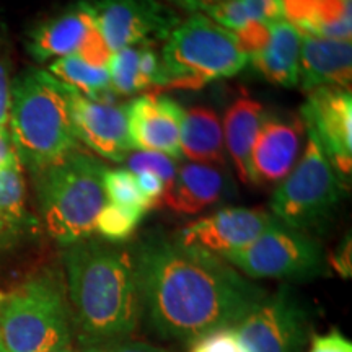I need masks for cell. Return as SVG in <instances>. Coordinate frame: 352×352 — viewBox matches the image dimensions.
Wrapping results in <instances>:
<instances>
[{
  "mask_svg": "<svg viewBox=\"0 0 352 352\" xmlns=\"http://www.w3.org/2000/svg\"><path fill=\"white\" fill-rule=\"evenodd\" d=\"M3 296H6V294H2V292H0V302H2V298H3Z\"/></svg>",
  "mask_w": 352,
  "mask_h": 352,
  "instance_id": "41",
  "label": "cell"
},
{
  "mask_svg": "<svg viewBox=\"0 0 352 352\" xmlns=\"http://www.w3.org/2000/svg\"><path fill=\"white\" fill-rule=\"evenodd\" d=\"M16 152L13 148L10 134L7 129H0V168L12 164L13 160H16Z\"/></svg>",
  "mask_w": 352,
  "mask_h": 352,
  "instance_id": "36",
  "label": "cell"
},
{
  "mask_svg": "<svg viewBox=\"0 0 352 352\" xmlns=\"http://www.w3.org/2000/svg\"><path fill=\"white\" fill-rule=\"evenodd\" d=\"M144 215L104 201L95 222V232L111 243H124L138 230Z\"/></svg>",
  "mask_w": 352,
  "mask_h": 352,
  "instance_id": "27",
  "label": "cell"
},
{
  "mask_svg": "<svg viewBox=\"0 0 352 352\" xmlns=\"http://www.w3.org/2000/svg\"><path fill=\"white\" fill-rule=\"evenodd\" d=\"M171 2L176 3V6L186 8V10H191V12L202 10L204 12L206 8L220 2V0H171Z\"/></svg>",
  "mask_w": 352,
  "mask_h": 352,
  "instance_id": "38",
  "label": "cell"
},
{
  "mask_svg": "<svg viewBox=\"0 0 352 352\" xmlns=\"http://www.w3.org/2000/svg\"><path fill=\"white\" fill-rule=\"evenodd\" d=\"M134 176L145 197L151 199L155 206L160 204L162 196H164L165 191V183L158 176L148 173V171H138V173H134Z\"/></svg>",
  "mask_w": 352,
  "mask_h": 352,
  "instance_id": "34",
  "label": "cell"
},
{
  "mask_svg": "<svg viewBox=\"0 0 352 352\" xmlns=\"http://www.w3.org/2000/svg\"><path fill=\"white\" fill-rule=\"evenodd\" d=\"M72 316L64 274L43 267L0 302V341L7 352H52L70 346Z\"/></svg>",
  "mask_w": 352,
  "mask_h": 352,
  "instance_id": "5",
  "label": "cell"
},
{
  "mask_svg": "<svg viewBox=\"0 0 352 352\" xmlns=\"http://www.w3.org/2000/svg\"><path fill=\"white\" fill-rule=\"evenodd\" d=\"M351 39H331L302 33L298 83L307 94L320 87L351 90Z\"/></svg>",
  "mask_w": 352,
  "mask_h": 352,
  "instance_id": "18",
  "label": "cell"
},
{
  "mask_svg": "<svg viewBox=\"0 0 352 352\" xmlns=\"http://www.w3.org/2000/svg\"><path fill=\"white\" fill-rule=\"evenodd\" d=\"M107 67L109 87L118 98L147 88H162V60L155 44H139L113 52Z\"/></svg>",
  "mask_w": 352,
  "mask_h": 352,
  "instance_id": "21",
  "label": "cell"
},
{
  "mask_svg": "<svg viewBox=\"0 0 352 352\" xmlns=\"http://www.w3.org/2000/svg\"><path fill=\"white\" fill-rule=\"evenodd\" d=\"M140 316L162 340L191 344L202 334L236 327L267 292L226 259L147 232L131 250Z\"/></svg>",
  "mask_w": 352,
  "mask_h": 352,
  "instance_id": "1",
  "label": "cell"
},
{
  "mask_svg": "<svg viewBox=\"0 0 352 352\" xmlns=\"http://www.w3.org/2000/svg\"><path fill=\"white\" fill-rule=\"evenodd\" d=\"M254 21L271 25L284 19L283 0H240Z\"/></svg>",
  "mask_w": 352,
  "mask_h": 352,
  "instance_id": "30",
  "label": "cell"
},
{
  "mask_svg": "<svg viewBox=\"0 0 352 352\" xmlns=\"http://www.w3.org/2000/svg\"><path fill=\"white\" fill-rule=\"evenodd\" d=\"M7 127L21 166L32 176L80 148L65 88L47 70L28 69L13 78Z\"/></svg>",
  "mask_w": 352,
  "mask_h": 352,
  "instance_id": "3",
  "label": "cell"
},
{
  "mask_svg": "<svg viewBox=\"0 0 352 352\" xmlns=\"http://www.w3.org/2000/svg\"><path fill=\"white\" fill-rule=\"evenodd\" d=\"M0 219L21 233L32 232L36 226L26 208V183L19 158L0 168Z\"/></svg>",
  "mask_w": 352,
  "mask_h": 352,
  "instance_id": "24",
  "label": "cell"
},
{
  "mask_svg": "<svg viewBox=\"0 0 352 352\" xmlns=\"http://www.w3.org/2000/svg\"><path fill=\"white\" fill-rule=\"evenodd\" d=\"M127 131L132 151L160 152L175 160L182 158L179 129L184 109L160 94H145L126 107Z\"/></svg>",
  "mask_w": 352,
  "mask_h": 352,
  "instance_id": "15",
  "label": "cell"
},
{
  "mask_svg": "<svg viewBox=\"0 0 352 352\" xmlns=\"http://www.w3.org/2000/svg\"><path fill=\"white\" fill-rule=\"evenodd\" d=\"M264 116L266 113L258 101L243 96L227 109L223 118V144L227 145L239 178L250 186H254L252 153Z\"/></svg>",
  "mask_w": 352,
  "mask_h": 352,
  "instance_id": "20",
  "label": "cell"
},
{
  "mask_svg": "<svg viewBox=\"0 0 352 352\" xmlns=\"http://www.w3.org/2000/svg\"><path fill=\"white\" fill-rule=\"evenodd\" d=\"M270 36L261 50L250 56L259 76L274 85L292 88L300 78L302 33L285 19L267 25Z\"/></svg>",
  "mask_w": 352,
  "mask_h": 352,
  "instance_id": "19",
  "label": "cell"
},
{
  "mask_svg": "<svg viewBox=\"0 0 352 352\" xmlns=\"http://www.w3.org/2000/svg\"><path fill=\"white\" fill-rule=\"evenodd\" d=\"M47 72L87 98L118 103V96L109 87L107 65L94 64L80 56H67L52 60Z\"/></svg>",
  "mask_w": 352,
  "mask_h": 352,
  "instance_id": "23",
  "label": "cell"
},
{
  "mask_svg": "<svg viewBox=\"0 0 352 352\" xmlns=\"http://www.w3.org/2000/svg\"><path fill=\"white\" fill-rule=\"evenodd\" d=\"M331 267L344 279H349L352 272V263H351V235H347L344 241L338 246L331 258Z\"/></svg>",
  "mask_w": 352,
  "mask_h": 352,
  "instance_id": "35",
  "label": "cell"
},
{
  "mask_svg": "<svg viewBox=\"0 0 352 352\" xmlns=\"http://www.w3.org/2000/svg\"><path fill=\"white\" fill-rule=\"evenodd\" d=\"M277 222L279 220L266 209L226 208L184 226L175 233V239L222 258L253 243Z\"/></svg>",
  "mask_w": 352,
  "mask_h": 352,
  "instance_id": "13",
  "label": "cell"
},
{
  "mask_svg": "<svg viewBox=\"0 0 352 352\" xmlns=\"http://www.w3.org/2000/svg\"><path fill=\"white\" fill-rule=\"evenodd\" d=\"M126 165H127L126 170L132 171V173H138V171H148V173L158 176V178L165 183V186L175 178L176 170H178V165H176L175 158H171L160 152L139 151V152L129 153V155L126 157Z\"/></svg>",
  "mask_w": 352,
  "mask_h": 352,
  "instance_id": "28",
  "label": "cell"
},
{
  "mask_svg": "<svg viewBox=\"0 0 352 352\" xmlns=\"http://www.w3.org/2000/svg\"><path fill=\"white\" fill-rule=\"evenodd\" d=\"M308 352H352V342L340 329L333 328L328 333L314 334Z\"/></svg>",
  "mask_w": 352,
  "mask_h": 352,
  "instance_id": "32",
  "label": "cell"
},
{
  "mask_svg": "<svg viewBox=\"0 0 352 352\" xmlns=\"http://www.w3.org/2000/svg\"><path fill=\"white\" fill-rule=\"evenodd\" d=\"M64 88L78 142L87 145L96 155L122 164L132 151L124 104L95 101L67 85Z\"/></svg>",
  "mask_w": 352,
  "mask_h": 352,
  "instance_id": "14",
  "label": "cell"
},
{
  "mask_svg": "<svg viewBox=\"0 0 352 352\" xmlns=\"http://www.w3.org/2000/svg\"><path fill=\"white\" fill-rule=\"evenodd\" d=\"M52 352H78V351L72 349V347H70V346H65V347H60V349H56V351H52Z\"/></svg>",
  "mask_w": 352,
  "mask_h": 352,
  "instance_id": "39",
  "label": "cell"
},
{
  "mask_svg": "<svg viewBox=\"0 0 352 352\" xmlns=\"http://www.w3.org/2000/svg\"><path fill=\"white\" fill-rule=\"evenodd\" d=\"M0 352H7L6 347H3V344H2V341H0Z\"/></svg>",
  "mask_w": 352,
  "mask_h": 352,
  "instance_id": "40",
  "label": "cell"
},
{
  "mask_svg": "<svg viewBox=\"0 0 352 352\" xmlns=\"http://www.w3.org/2000/svg\"><path fill=\"white\" fill-rule=\"evenodd\" d=\"M344 195L346 182L308 135L300 162L272 192L270 208L280 223L314 236L331 226Z\"/></svg>",
  "mask_w": 352,
  "mask_h": 352,
  "instance_id": "7",
  "label": "cell"
},
{
  "mask_svg": "<svg viewBox=\"0 0 352 352\" xmlns=\"http://www.w3.org/2000/svg\"><path fill=\"white\" fill-rule=\"evenodd\" d=\"M352 0H314L300 33L331 39H351Z\"/></svg>",
  "mask_w": 352,
  "mask_h": 352,
  "instance_id": "25",
  "label": "cell"
},
{
  "mask_svg": "<svg viewBox=\"0 0 352 352\" xmlns=\"http://www.w3.org/2000/svg\"><path fill=\"white\" fill-rule=\"evenodd\" d=\"M10 60L7 47L0 36V129H7L8 108H10Z\"/></svg>",
  "mask_w": 352,
  "mask_h": 352,
  "instance_id": "31",
  "label": "cell"
},
{
  "mask_svg": "<svg viewBox=\"0 0 352 352\" xmlns=\"http://www.w3.org/2000/svg\"><path fill=\"white\" fill-rule=\"evenodd\" d=\"M235 329L250 352H303L310 314L292 289L283 287L267 294Z\"/></svg>",
  "mask_w": 352,
  "mask_h": 352,
  "instance_id": "9",
  "label": "cell"
},
{
  "mask_svg": "<svg viewBox=\"0 0 352 352\" xmlns=\"http://www.w3.org/2000/svg\"><path fill=\"white\" fill-rule=\"evenodd\" d=\"M302 122L344 182L352 170V98L351 90L320 87L308 91L300 109Z\"/></svg>",
  "mask_w": 352,
  "mask_h": 352,
  "instance_id": "12",
  "label": "cell"
},
{
  "mask_svg": "<svg viewBox=\"0 0 352 352\" xmlns=\"http://www.w3.org/2000/svg\"><path fill=\"white\" fill-rule=\"evenodd\" d=\"M103 188L104 197L109 204L120 206V208L134 210L142 215L155 208V204L140 191L134 173L126 168H107L103 176Z\"/></svg>",
  "mask_w": 352,
  "mask_h": 352,
  "instance_id": "26",
  "label": "cell"
},
{
  "mask_svg": "<svg viewBox=\"0 0 352 352\" xmlns=\"http://www.w3.org/2000/svg\"><path fill=\"white\" fill-rule=\"evenodd\" d=\"M25 233L16 230L15 227H12L10 223H7L6 220L0 219V250L10 248L19 241Z\"/></svg>",
  "mask_w": 352,
  "mask_h": 352,
  "instance_id": "37",
  "label": "cell"
},
{
  "mask_svg": "<svg viewBox=\"0 0 352 352\" xmlns=\"http://www.w3.org/2000/svg\"><path fill=\"white\" fill-rule=\"evenodd\" d=\"M64 283L82 346L129 338L140 320L131 250L103 239L64 246Z\"/></svg>",
  "mask_w": 352,
  "mask_h": 352,
  "instance_id": "2",
  "label": "cell"
},
{
  "mask_svg": "<svg viewBox=\"0 0 352 352\" xmlns=\"http://www.w3.org/2000/svg\"><path fill=\"white\" fill-rule=\"evenodd\" d=\"M162 88L199 90L210 82L241 72L250 56L230 32L208 15L192 13L179 21L160 52Z\"/></svg>",
  "mask_w": 352,
  "mask_h": 352,
  "instance_id": "6",
  "label": "cell"
},
{
  "mask_svg": "<svg viewBox=\"0 0 352 352\" xmlns=\"http://www.w3.org/2000/svg\"><path fill=\"white\" fill-rule=\"evenodd\" d=\"M230 176L220 165L188 164L176 170L160 204L182 215H195L232 196Z\"/></svg>",
  "mask_w": 352,
  "mask_h": 352,
  "instance_id": "16",
  "label": "cell"
},
{
  "mask_svg": "<svg viewBox=\"0 0 352 352\" xmlns=\"http://www.w3.org/2000/svg\"><path fill=\"white\" fill-rule=\"evenodd\" d=\"M104 171L103 162L80 147L33 176L43 226L59 245L95 235L96 217L107 201Z\"/></svg>",
  "mask_w": 352,
  "mask_h": 352,
  "instance_id": "4",
  "label": "cell"
},
{
  "mask_svg": "<svg viewBox=\"0 0 352 352\" xmlns=\"http://www.w3.org/2000/svg\"><path fill=\"white\" fill-rule=\"evenodd\" d=\"M189 352H250L240 340L235 327L220 328L202 334L189 344Z\"/></svg>",
  "mask_w": 352,
  "mask_h": 352,
  "instance_id": "29",
  "label": "cell"
},
{
  "mask_svg": "<svg viewBox=\"0 0 352 352\" xmlns=\"http://www.w3.org/2000/svg\"><path fill=\"white\" fill-rule=\"evenodd\" d=\"M98 32L108 51L165 41L179 23L178 15L160 0H96Z\"/></svg>",
  "mask_w": 352,
  "mask_h": 352,
  "instance_id": "11",
  "label": "cell"
},
{
  "mask_svg": "<svg viewBox=\"0 0 352 352\" xmlns=\"http://www.w3.org/2000/svg\"><path fill=\"white\" fill-rule=\"evenodd\" d=\"M223 129L217 113L206 107H195L183 113L179 129L182 155L195 164L226 166Z\"/></svg>",
  "mask_w": 352,
  "mask_h": 352,
  "instance_id": "22",
  "label": "cell"
},
{
  "mask_svg": "<svg viewBox=\"0 0 352 352\" xmlns=\"http://www.w3.org/2000/svg\"><path fill=\"white\" fill-rule=\"evenodd\" d=\"M82 352H168L162 347L144 341H134L129 338L108 342H100V344H88L82 346Z\"/></svg>",
  "mask_w": 352,
  "mask_h": 352,
  "instance_id": "33",
  "label": "cell"
},
{
  "mask_svg": "<svg viewBox=\"0 0 352 352\" xmlns=\"http://www.w3.org/2000/svg\"><path fill=\"white\" fill-rule=\"evenodd\" d=\"M302 121L264 116L252 153L254 184L280 183L300 151Z\"/></svg>",
  "mask_w": 352,
  "mask_h": 352,
  "instance_id": "17",
  "label": "cell"
},
{
  "mask_svg": "<svg viewBox=\"0 0 352 352\" xmlns=\"http://www.w3.org/2000/svg\"><path fill=\"white\" fill-rule=\"evenodd\" d=\"M28 51L38 63L80 56L94 64L107 65L111 57L98 32L94 3L88 0H78L38 25L30 34Z\"/></svg>",
  "mask_w": 352,
  "mask_h": 352,
  "instance_id": "10",
  "label": "cell"
},
{
  "mask_svg": "<svg viewBox=\"0 0 352 352\" xmlns=\"http://www.w3.org/2000/svg\"><path fill=\"white\" fill-rule=\"evenodd\" d=\"M222 259L252 279L310 280L324 276L328 270L327 254L318 240L280 222Z\"/></svg>",
  "mask_w": 352,
  "mask_h": 352,
  "instance_id": "8",
  "label": "cell"
}]
</instances>
